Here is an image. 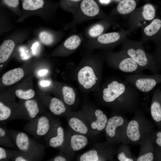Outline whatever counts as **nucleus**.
Masks as SVG:
<instances>
[{
	"instance_id": "obj_32",
	"label": "nucleus",
	"mask_w": 161,
	"mask_h": 161,
	"mask_svg": "<svg viewBox=\"0 0 161 161\" xmlns=\"http://www.w3.org/2000/svg\"><path fill=\"white\" fill-rule=\"evenodd\" d=\"M62 92L64 102L69 105H73L75 99V94L73 89L69 86H64L62 88Z\"/></svg>"
},
{
	"instance_id": "obj_8",
	"label": "nucleus",
	"mask_w": 161,
	"mask_h": 161,
	"mask_svg": "<svg viewBox=\"0 0 161 161\" xmlns=\"http://www.w3.org/2000/svg\"><path fill=\"white\" fill-rule=\"evenodd\" d=\"M106 54L109 62L122 72L136 74L142 73L144 70L132 58L121 50L117 52H109Z\"/></svg>"
},
{
	"instance_id": "obj_36",
	"label": "nucleus",
	"mask_w": 161,
	"mask_h": 161,
	"mask_svg": "<svg viewBox=\"0 0 161 161\" xmlns=\"http://www.w3.org/2000/svg\"><path fill=\"white\" fill-rule=\"evenodd\" d=\"M151 55L159 72L161 70V45L156 46Z\"/></svg>"
},
{
	"instance_id": "obj_17",
	"label": "nucleus",
	"mask_w": 161,
	"mask_h": 161,
	"mask_svg": "<svg viewBox=\"0 0 161 161\" xmlns=\"http://www.w3.org/2000/svg\"><path fill=\"white\" fill-rule=\"evenodd\" d=\"M24 108H18L23 119L29 121L41 114L37 102L35 100H26L24 103Z\"/></svg>"
},
{
	"instance_id": "obj_29",
	"label": "nucleus",
	"mask_w": 161,
	"mask_h": 161,
	"mask_svg": "<svg viewBox=\"0 0 161 161\" xmlns=\"http://www.w3.org/2000/svg\"><path fill=\"white\" fill-rule=\"evenodd\" d=\"M116 152L119 161H136V158L132 154L130 147L127 144L123 143Z\"/></svg>"
},
{
	"instance_id": "obj_30",
	"label": "nucleus",
	"mask_w": 161,
	"mask_h": 161,
	"mask_svg": "<svg viewBox=\"0 0 161 161\" xmlns=\"http://www.w3.org/2000/svg\"><path fill=\"white\" fill-rule=\"evenodd\" d=\"M49 108L51 112L56 115L64 114L66 112V108L63 102L56 97L51 99Z\"/></svg>"
},
{
	"instance_id": "obj_42",
	"label": "nucleus",
	"mask_w": 161,
	"mask_h": 161,
	"mask_svg": "<svg viewBox=\"0 0 161 161\" xmlns=\"http://www.w3.org/2000/svg\"><path fill=\"white\" fill-rule=\"evenodd\" d=\"M47 72V71L46 70H42L39 72L38 74L39 75H43L46 74Z\"/></svg>"
},
{
	"instance_id": "obj_12",
	"label": "nucleus",
	"mask_w": 161,
	"mask_h": 161,
	"mask_svg": "<svg viewBox=\"0 0 161 161\" xmlns=\"http://www.w3.org/2000/svg\"><path fill=\"white\" fill-rule=\"evenodd\" d=\"M117 15L109 14L100 21L88 26L83 32L88 39L94 38L105 33L112 26L115 24Z\"/></svg>"
},
{
	"instance_id": "obj_21",
	"label": "nucleus",
	"mask_w": 161,
	"mask_h": 161,
	"mask_svg": "<svg viewBox=\"0 0 161 161\" xmlns=\"http://www.w3.org/2000/svg\"><path fill=\"white\" fill-rule=\"evenodd\" d=\"M69 127L76 133L83 135L87 134L90 128L85 120L77 116H71L68 119Z\"/></svg>"
},
{
	"instance_id": "obj_13",
	"label": "nucleus",
	"mask_w": 161,
	"mask_h": 161,
	"mask_svg": "<svg viewBox=\"0 0 161 161\" xmlns=\"http://www.w3.org/2000/svg\"><path fill=\"white\" fill-rule=\"evenodd\" d=\"M153 42L156 46L161 45V18L156 16L148 24L142 27L141 41Z\"/></svg>"
},
{
	"instance_id": "obj_37",
	"label": "nucleus",
	"mask_w": 161,
	"mask_h": 161,
	"mask_svg": "<svg viewBox=\"0 0 161 161\" xmlns=\"http://www.w3.org/2000/svg\"><path fill=\"white\" fill-rule=\"evenodd\" d=\"M150 137L153 143L161 147V130L152 131Z\"/></svg>"
},
{
	"instance_id": "obj_3",
	"label": "nucleus",
	"mask_w": 161,
	"mask_h": 161,
	"mask_svg": "<svg viewBox=\"0 0 161 161\" xmlns=\"http://www.w3.org/2000/svg\"><path fill=\"white\" fill-rule=\"evenodd\" d=\"M13 140L21 154L22 161H40L44 156L45 146L26 133L10 130Z\"/></svg>"
},
{
	"instance_id": "obj_43",
	"label": "nucleus",
	"mask_w": 161,
	"mask_h": 161,
	"mask_svg": "<svg viewBox=\"0 0 161 161\" xmlns=\"http://www.w3.org/2000/svg\"><path fill=\"white\" fill-rule=\"evenodd\" d=\"M160 97H161V90H160Z\"/></svg>"
},
{
	"instance_id": "obj_33",
	"label": "nucleus",
	"mask_w": 161,
	"mask_h": 161,
	"mask_svg": "<svg viewBox=\"0 0 161 161\" xmlns=\"http://www.w3.org/2000/svg\"><path fill=\"white\" fill-rule=\"evenodd\" d=\"M82 0H64L62 4V8L72 13Z\"/></svg>"
},
{
	"instance_id": "obj_27",
	"label": "nucleus",
	"mask_w": 161,
	"mask_h": 161,
	"mask_svg": "<svg viewBox=\"0 0 161 161\" xmlns=\"http://www.w3.org/2000/svg\"><path fill=\"white\" fill-rule=\"evenodd\" d=\"M0 145L14 149L17 148L12 139L10 130L3 126L0 127Z\"/></svg>"
},
{
	"instance_id": "obj_14",
	"label": "nucleus",
	"mask_w": 161,
	"mask_h": 161,
	"mask_svg": "<svg viewBox=\"0 0 161 161\" xmlns=\"http://www.w3.org/2000/svg\"><path fill=\"white\" fill-rule=\"evenodd\" d=\"M65 137L63 128L58 124H55L53 121L52 120L50 129L45 136L47 145L53 148L61 147L64 142Z\"/></svg>"
},
{
	"instance_id": "obj_6",
	"label": "nucleus",
	"mask_w": 161,
	"mask_h": 161,
	"mask_svg": "<svg viewBox=\"0 0 161 161\" xmlns=\"http://www.w3.org/2000/svg\"><path fill=\"white\" fill-rule=\"evenodd\" d=\"M129 121L121 114H116L108 119L105 130L109 143H123Z\"/></svg>"
},
{
	"instance_id": "obj_39",
	"label": "nucleus",
	"mask_w": 161,
	"mask_h": 161,
	"mask_svg": "<svg viewBox=\"0 0 161 161\" xmlns=\"http://www.w3.org/2000/svg\"><path fill=\"white\" fill-rule=\"evenodd\" d=\"M4 3L7 6L12 8L17 7L19 4V0H3Z\"/></svg>"
},
{
	"instance_id": "obj_10",
	"label": "nucleus",
	"mask_w": 161,
	"mask_h": 161,
	"mask_svg": "<svg viewBox=\"0 0 161 161\" xmlns=\"http://www.w3.org/2000/svg\"><path fill=\"white\" fill-rule=\"evenodd\" d=\"M156 10L152 4H146L141 8L131 13L129 19V29L131 32L142 26V22H151L156 16Z\"/></svg>"
},
{
	"instance_id": "obj_23",
	"label": "nucleus",
	"mask_w": 161,
	"mask_h": 161,
	"mask_svg": "<svg viewBox=\"0 0 161 161\" xmlns=\"http://www.w3.org/2000/svg\"><path fill=\"white\" fill-rule=\"evenodd\" d=\"M136 6L135 0H122L118 4L115 10L112 11L110 15H125L132 13Z\"/></svg>"
},
{
	"instance_id": "obj_31",
	"label": "nucleus",
	"mask_w": 161,
	"mask_h": 161,
	"mask_svg": "<svg viewBox=\"0 0 161 161\" xmlns=\"http://www.w3.org/2000/svg\"><path fill=\"white\" fill-rule=\"evenodd\" d=\"M44 5V0H23L22 7L25 10L34 11L43 8Z\"/></svg>"
},
{
	"instance_id": "obj_4",
	"label": "nucleus",
	"mask_w": 161,
	"mask_h": 161,
	"mask_svg": "<svg viewBox=\"0 0 161 161\" xmlns=\"http://www.w3.org/2000/svg\"><path fill=\"white\" fill-rule=\"evenodd\" d=\"M121 44V50L132 58L143 69L148 70L154 74L159 73L152 55L146 52L142 41L126 38Z\"/></svg>"
},
{
	"instance_id": "obj_38",
	"label": "nucleus",
	"mask_w": 161,
	"mask_h": 161,
	"mask_svg": "<svg viewBox=\"0 0 161 161\" xmlns=\"http://www.w3.org/2000/svg\"><path fill=\"white\" fill-rule=\"evenodd\" d=\"M154 160L161 161V147L156 145H154Z\"/></svg>"
},
{
	"instance_id": "obj_20",
	"label": "nucleus",
	"mask_w": 161,
	"mask_h": 161,
	"mask_svg": "<svg viewBox=\"0 0 161 161\" xmlns=\"http://www.w3.org/2000/svg\"><path fill=\"white\" fill-rule=\"evenodd\" d=\"M149 137L141 145L140 150L137 161H152L154 160V145Z\"/></svg>"
},
{
	"instance_id": "obj_34",
	"label": "nucleus",
	"mask_w": 161,
	"mask_h": 161,
	"mask_svg": "<svg viewBox=\"0 0 161 161\" xmlns=\"http://www.w3.org/2000/svg\"><path fill=\"white\" fill-rule=\"evenodd\" d=\"M15 93L18 98L25 100L32 99L35 95L34 91L32 89L26 91L18 89L16 91Z\"/></svg>"
},
{
	"instance_id": "obj_24",
	"label": "nucleus",
	"mask_w": 161,
	"mask_h": 161,
	"mask_svg": "<svg viewBox=\"0 0 161 161\" xmlns=\"http://www.w3.org/2000/svg\"><path fill=\"white\" fill-rule=\"evenodd\" d=\"M24 75L23 69L17 68L10 70L5 73L3 75L2 81L6 86L12 85L21 79Z\"/></svg>"
},
{
	"instance_id": "obj_11",
	"label": "nucleus",
	"mask_w": 161,
	"mask_h": 161,
	"mask_svg": "<svg viewBox=\"0 0 161 161\" xmlns=\"http://www.w3.org/2000/svg\"><path fill=\"white\" fill-rule=\"evenodd\" d=\"M47 114L38 115L29 121L23 128L27 132L34 138L39 139L45 136L49 131L51 120Z\"/></svg>"
},
{
	"instance_id": "obj_28",
	"label": "nucleus",
	"mask_w": 161,
	"mask_h": 161,
	"mask_svg": "<svg viewBox=\"0 0 161 161\" xmlns=\"http://www.w3.org/2000/svg\"><path fill=\"white\" fill-rule=\"evenodd\" d=\"M14 41L10 39L5 40L0 47V62L6 61L12 54L15 47Z\"/></svg>"
},
{
	"instance_id": "obj_15",
	"label": "nucleus",
	"mask_w": 161,
	"mask_h": 161,
	"mask_svg": "<svg viewBox=\"0 0 161 161\" xmlns=\"http://www.w3.org/2000/svg\"><path fill=\"white\" fill-rule=\"evenodd\" d=\"M115 151L109 147L101 152L92 149L83 153L79 158L80 161H99L112 160Z\"/></svg>"
},
{
	"instance_id": "obj_41",
	"label": "nucleus",
	"mask_w": 161,
	"mask_h": 161,
	"mask_svg": "<svg viewBox=\"0 0 161 161\" xmlns=\"http://www.w3.org/2000/svg\"><path fill=\"white\" fill-rule=\"evenodd\" d=\"M50 84V82L49 81L47 80H44L41 82L40 84L43 86H48Z\"/></svg>"
},
{
	"instance_id": "obj_40",
	"label": "nucleus",
	"mask_w": 161,
	"mask_h": 161,
	"mask_svg": "<svg viewBox=\"0 0 161 161\" xmlns=\"http://www.w3.org/2000/svg\"><path fill=\"white\" fill-rule=\"evenodd\" d=\"M49 160L53 161H66L67 160L66 157L64 155H61L56 156Z\"/></svg>"
},
{
	"instance_id": "obj_9",
	"label": "nucleus",
	"mask_w": 161,
	"mask_h": 161,
	"mask_svg": "<svg viewBox=\"0 0 161 161\" xmlns=\"http://www.w3.org/2000/svg\"><path fill=\"white\" fill-rule=\"evenodd\" d=\"M129 29L119 31L104 33L96 38L88 39L87 42L92 46L106 49H111L121 44L131 32Z\"/></svg>"
},
{
	"instance_id": "obj_19",
	"label": "nucleus",
	"mask_w": 161,
	"mask_h": 161,
	"mask_svg": "<svg viewBox=\"0 0 161 161\" xmlns=\"http://www.w3.org/2000/svg\"><path fill=\"white\" fill-rule=\"evenodd\" d=\"M92 120L90 121L89 126L92 131L100 132L105 130L108 118L106 115L99 109L94 112Z\"/></svg>"
},
{
	"instance_id": "obj_2",
	"label": "nucleus",
	"mask_w": 161,
	"mask_h": 161,
	"mask_svg": "<svg viewBox=\"0 0 161 161\" xmlns=\"http://www.w3.org/2000/svg\"><path fill=\"white\" fill-rule=\"evenodd\" d=\"M154 125L139 109L127 125L122 143L141 145L150 136Z\"/></svg>"
},
{
	"instance_id": "obj_25",
	"label": "nucleus",
	"mask_w": 161,
	"mask_h": 161,
	"mask_svg": "<svg viewBox=\"0 0 161 161\" xmlns=\"http://www.w3.org/2000/svg\"><path fill=\"white\" fill-rule=\"evenodd\" d=\"M84 37L83 32L73 34L65 40L63 47L69 51L75 50L80 46Z\"/></svg>"
},
{
	"instance_id": "obj_35",
	"label": "nucleus",
	"mask_w": 161,
	"mask_h": 161,
	"mask_svg": "<svg viewBox=\"0 0 161 161\" xmlns=\"http://www.w3.org/2000/svg\"><path fill=\"white\" fill-rule=\"evenodd\" d=\"M16 150H10L0 147V161H7L11 160Z\"/></svg>"
},
{
	"instance_id": "obj_16",
	"label": "nucleus",
	"mask_w": 161,
	"mask_h": 161,
	"mask_svg": "<svg viewBox=\"0 0 161 161\" xmlns=\"http://www.w3.org/2000/svg\"><path fill=\"white\" fill-rule=\"evenodd\" d=\"M78 78L79 83L87 89L92 87L98 80L92 68L88 66H84L79 71Z\"/></svg>"
},
{
	"instance_id": "obj_1",
	"label": "nucleus",
	"mask_w": 161,
	"mask_h": 161,
	"mask_svg": "<svg viewBox=\"0 0 161 161\" xmlns=\"http://www.w3.org/2000/svg\"><path fill=\"white\" fill-rule=\"evenodd\" d=\"M140 92L124 80L115 79L109 82L103 88L102 98L116 114L135 112L140 109Z\"/></svg>"
},
{
	"instance_id": "obj_18",
	"label": "nucleus",
	"mask_w": 161,
	"mask_h": 161,
	"mask_svg": "<svg viewBox=\"0 0 161 161\" xmlns=\"http://www.w3.org/2000/svg\"><path fill=\"white\" fill-rule=\"evenodd\" d=\"M160 90L158 88L154 92L150 107L152 118L157 127L161 128V97Z\"/></svg>"
},
{
	"instance_id": "obj_7",
	"label": "nucleus",
	"mask_w": 161,
	"mask_h": 161,
	"mask_svg": "<svg viewBox=\"0 0 161 161\" xmlns=\"http://www.w3.org/2000/svg\"><path fill=\"white\" fill-rule=\"evenodd\" d=\"M124 80L140 92L148 93L161 83V74L147 75L142 73L124 76Z\"/></svg>"
},
{
	"instance_id": "obj_22",
	"label": "nucleus",
	"mask_w": 161,
	"mask_h": 161,
	"mask_svg": "<svg viewBox=\"0 0 161 161\" xmlns=\"http://www.w3.org/2000/svg\"><path fill=\"white\" fill-rule=\"evenodd\" d=\"M64 35L62 31L52 30H43L40 32L38 36L39 40L43 44L50 45L60 39Z\"/></svg>"
},
{
	"instance_id": "obj_5",
	"label": "nucleus",
	"mask_w": 161,
	"mask_h": 161,
	"mask_svg": "<svg viewBox=\"0 0 161 161\" xmlns=\"http://www.w3.org/2000/svg\"><path fill=\"white\" fill-rule=\"evenodd\" d=\"M72 14V19L66 26L73 30L77 25L84 22L102 19L107 16L95 0H82Z\"/></svg>"
},
{
	"instance_id": "obj_26",
	"label": "nucleus",
	"mask_w": 161,
	"mask_h": 161,
	"mask_svg": "<svg viewBox=\"0 0 161 161\" xmlns=\"http://www.w3.org/2000/svg\"><path fill=\"white\" fill-rule=\"evenodd\" d=\"M88 142V138L84 135L75 134L71 135L70 138L69 147L73 151H78L86 147Z\"/></svg>"
}]
</instances>
